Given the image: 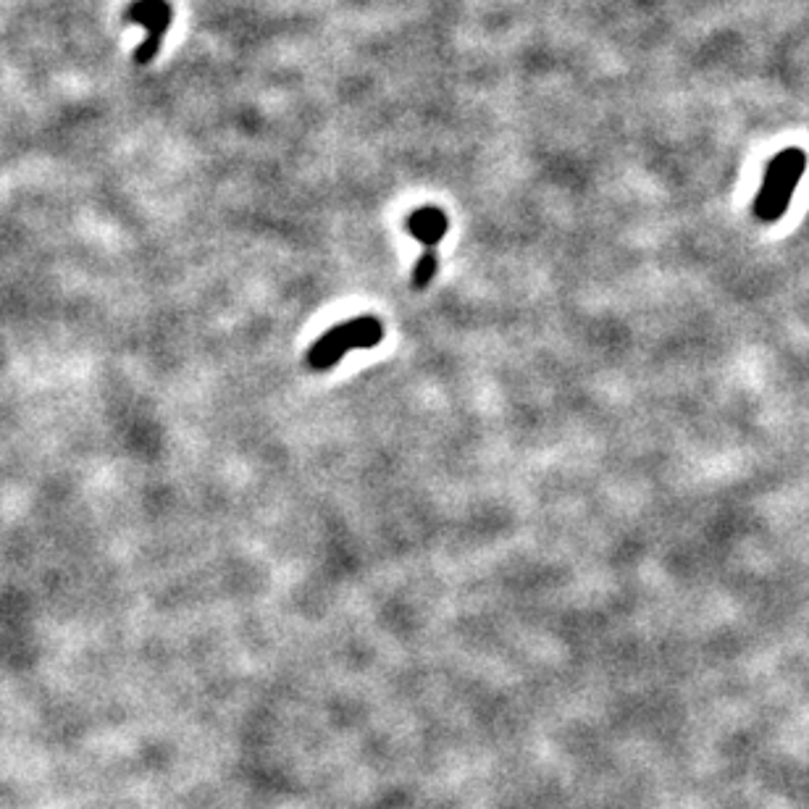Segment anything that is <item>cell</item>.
I'll return each instance as SVG.
<instances>
[{
	"mask_svg": "<svg viewBox=\"0 0 809 809\" xmlns=\"http://www.w3.org/2000/svg\"><path fill=\"white\" fill-rule=\"evenodd\" d=\"M807 171V153L802 148H786L767 163L765 179L754 197V216L762 224H775L786 216L794 192Z\"/></svg>",
	"mask_w": 809,
	"mask_h": 809,
	"instance_id": "6da1fadb",
	"label": "cell"
},
{
	"mask_svg": "<svg viewBox=\"0 0 809 809\" xmlns=\"http://www.w3.org/2000/svg\"><path fill=\"white\" fill-rule=\"evenodd\" d=\"M124 19L132 24H140L145 29V40L134 53V64L148 66L155 61L158 50H161L163 37L171 29L174 22V8L169 0H134L132 6L124 11Z\"/></svg>",
	"mask_w": 809,
	"mask_h": 809,
	"instance_id": "7a4b0ae2",
	"label": "cell"
},
{
	"mask_svg": "<svg viewBox=\"0 0 809 809\" xmlns=\"http://www.w3.org/2000/svg\"><path fill=\"white\" fill-rule=\"evenodd\" d=\"M408 229L423 247H437L444 234H447V229H450V221H447V213L434 208V205H426V208H418V211L410 213Z\"/></svg>",
	"mask_w": 809,
	"mask_h": 809,
	"instance_id": "3957f363",
	"label": "cell"
},
{
	"mask_svg": "<svg viewBox=\"0 0 809 809\" xmlns=\"http://www.w3.org/2000/svg\"><path fill=\"white\" fill-rule=\"evenodd\" d=\"M434 274H437V253H434V247H426L418 258L416 271H413V289L429 287Z\"/></svg>",
	"mask_w": 809,
	"mask_h": 809,
	"instance_id": "277c9868",
	"label": "cell"
}]
</instances>
